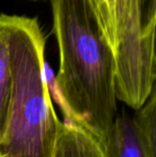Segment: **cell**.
<instances>
[{
  "label": "cell",
  "mask_w": 156,
  "mask_h": 157,
  "mask_svg": "<svg viewBox=\"0 0 156 157\" xmlns=\"http://www.w3.org/2000/svg\"><path fill=\"white\" fill-rule=\"evenodd\" d=\"M107 157H146L137 140L131 117L118 116L103 143Z\"/></svg>",
  "instance_id": "5b68a950"
},
{
  "label": "cell",
  "mask_w": 156,
  "mask_h": 157,
  "mask_svg": "<svg viewBox=\"0 0 156 157\" xmlns=\"http://www.w3.org/2000/svg\"><path fill=\"white\" fill-rule=\"evenodd\" d=\"M59 50L57 101L64 121L89 129L104 143L118 117L116 63L89 0H50Z\"/></svg>",
  "instance_id": "6da1fadb"
},
{
  "label": "cell",
  "mask_w": 156,
  "mask_h": 157,
  "mask_svg": "<svg viewBox=\"0 0 156 157\" xmlns=\"http://www.w3.org/2000/svg\"><path fill=\"white\" fill-rule=\"evenodd\" d=\"M11 86H12V78H11L8 44L2 29L0 28V142L6 129Z\"/></svg>",
  "instance_id": "52a82bcc"
},
{
  "label": "cell",
  "mask_w": 156,
  "mask_h": 157,
  "mask_svg": "<svg viewBox=\"0 0 156 157\" xmlns=\"http://www.w3.org/2000/svg\"><path fill=\"white\" fill-rule=\"evenodd\" d=\"M52 157H107L104 144L89 129L63 121L58 127Z\"/></svg>",
  "instance_id": "277c9868"
},
{
  "label": "cell",
  "mask_w": 156,
  "mask_h": 157,
  "mask_svg": "<svg viewBox=\"0 0 156 157\" xmlns=\"http://www.w3.org/2000/svg\"><path fill=\"white\" fill-rule=\"evenodd\" d=\"M10 60L6 124L0 142L3 157H52L58 119L49 88L45 36L36 18L0 14Z\"/></svg>",
  "instance_id": "7a4b0ae2"
},
{
  "label": "cell",
  "mask_w": 156,
  "mask_h": 157,
  "mask_svg": "<svg viewBox=\"0 0 156 157\" xmlns=\"http://www.w3.org/2000/svg\"><path fill=\"white\" fill-rule=\"evenodd\" d=\"M156 94L155 90L131 117L137 140L146 157L156 156Z\"/></svg>",
  "instance_id": "8992f818"
},
{
  "label": "cell",
  "mask_w": 156,
  "mask_h": 157,
  "mask_svg": "<svg viewBox=\"0 0 156 157\" xmlns=\"http://www.w3.org/2000/svg\"><path fill=\"white\" fill-rule=\"evenodd\" d=\"M91 3L92 8H93L95 15L98 19V23H101V16H102V0H89ZM101 26V24H100Z\"/></svg>",
  "instance_id": "ba28073f"
},
{
  "label": "cell",
  "mask_w": 156,
  "mask_h": 157,
  "mask_svg": "<svg viewBox=\"0 0 156 157\" xmlns=\"http://www.w3.org/2000/svg\"><path fill=\"white\" fill-rule=\"evenodd\" d=\"M0 157H3V156H2V155H1V154H0Z\"/></svg>",
  "instance_id": "9c48e42d"
},
{
  "label": "cell",
  "mask_w": 156,
  "mask_h": 157,
  "mask_svg": "<svg viewBox=\"0 0 156 157\" xmlns=\"http://www.w3.org/2000/svg\"><path fill=\"white\" fill-rule=\"evenodd\" d=\"M100 24L115 57L116 97L139 109L155 90L156 0H102Z\"/></svg>",
  "instance_id": "3957f363"
}]
</instances>
